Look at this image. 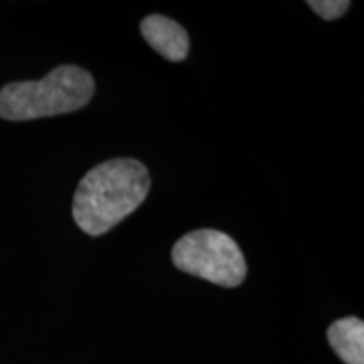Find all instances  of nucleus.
I'll use <instances>...</instances> for the list:
<instances>
[{
	"instance_id": "nucleus-1",
	"label": "nucleus",
	"mask_w": 364,
	"mask_h": 364,
	"mask_svg": "<svg viewBox=\"0 0 364 364\" xmlns=\"http://www.w3.org/2000/svg\"><path fill=\"white\" fill-rule=\"evenodd\" d=\"M150 176L135 159H113L93 167L73 199V218L86 235L100 236L132 215L147 198Z\"/></svg>"
},
{
	"instance_id": "nucleus-2",
	"label": "nucleus",
	"mask_w": 364,
	"mask_h": 364,
	"mask_svg": "<svg viewBox=\"0 0 364 364\" xmlns=\"http://www.w3.org/2000/svg\"><path fill=\"white\" fill-rule=\"evenodd\" d=\"M95 93L93 76L65 65L39 81H19L0 90V117L11 122L36 120L80 110Z\"/></svg>"
},
{
	"instance_id": "nucleus-3",
	"label": "nucleus",
	"mask_w": 364,
	"mask_h": 364,
	"mask_svg": "<svg viewBox=\"0 0 364 364\" xmlns=\"http://www.w3.org/2000/svg\"><path fill=\"white\" fill-rule=\"evenodd\" d=\"M172 262L182 272L230 289L247 277V262L236 241L216 230L182 236L172 250Z\"/></svg>"
},
{
	"instance_id": "nucleus-4",
	"label": "nucleus",
	"mask_w": 364,
	"mask_h": 364,
	"mask_svg": "<svg viewBox=\"0 0 364 364\" xmlns=\"http://www.w3.org/2000/svg\"><path fill=\"white\" fill-rule=\"evenodd\" d=\"M140 33L154 51L172 63L184 61L189 53V36L176 21L164 16H149L140 22Z\"/></svg>"
},
{
	"instance_id": "nucleus-5",
	"label": "nucleus",
	"mask_w": 364,
	"mask_h": 364,
	"mask_svg": "<svg viewBox=\"0 0 364 364\" xmlns=\"http://www.w3.org/2000/svg\"><path fill=\"white\" fill-rule=\"evenodd\" d=\"M331 348L346 364H364V322L358 317H344L327 329Z\"/></svg>"
},
{
	"instance_id": "nucleus-6",
	"label": "nucleus",
	"mask_w": 364,
	"mask_h": 364,
	"mask_svg": "<svg viewBox=\"0 0 364 364\" xmlns=\"http://www.w3.org/2000/svg\"><path fill=\"white\" fill-rule=\"evenodd\" d=\"M307 6L322 19L334 21L344 16V12L351 7V2L348 0H309Z\"/></svg>"
}]
</instances>
